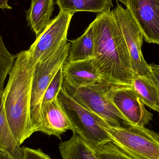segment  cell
Listing matches in <instances>:
<instances>
[{
	"instance_id": "obj_19",
	"label": "cell",
	"mask_w": 159,
	"mask_h": 159,
	"mask_svg": "<svg viewBox=\"0 0 159 159\" xmlns=\"http://www.w3.org/2000/svg\"><path fill=\"white\" fill-rule=\"evenodd\" d=\"M16 56L7 50L0 35V91L3 90L5 81L15 62Z\"/></svg>"
},
{
	"instance_id": "obj_17",
	"label": "cell",
	"mask_w": 159,
	"mask_h": 159,
	"mask_svg": "<svg viewBox=\"0 0 159 159\" xmlns=\"http://www.w3.org/2000/svg\"><path fill=\"white\" fill-rule=\"evenodd\" d=\"M3 90L0 91V148L6 149L16 159H23V148H20L12 134L5 113Z\"/></svg>"
},
{
	"instance_id": "obj_7",
	"label": "cell",
	"mask_w": 159,
	"mask_h": 159,
	"mask_svg": "<svg viewBox=\"0 0 159 159\" xmlns=\"http://www.w3.org/2000/svg\"><path fill=\"white\" fill-rule=\"evenodd\" d=\"M112 12L127 44L134 74L145 76L151 80L149 65L147 63L142 53L144 37L141 30L127 8H124L117 3Z\"/></svg>"
},
{
	"instance_id": "obj_18",
	"label": "cell",
	"mask_w": 159,
	"mask_h": 159,
	"mask_svg": "<svg viewBox=\"0 0 159 159\" xmlns=\"http://www.w3.org/2000/svg\"><path fill=\"white\" fill-rule=\"evenodd\" d=\"M132 87L144 104L159 112V92L151 80L137 74L134 75Z\"/></svg>"
},
{
	"instance_id": "obj_10",
	"label": "cell",
	"mask_w": 159,
	"mask_h": 159,
	"mask_svg": "<svg viewBox=\"0 0 159 159\" xmlns=\"http://www.w3.org/2000/svg\"><path fill=\"white\" fill-rule=\"evenodd\" d=\"M125 6L146 42L159 45V0H127Z\"/></svg>"
},
{
	"instance_id": "obj_12",
	"label": "cell",
	"mask_w": 159,
	"mask_h": 159,
	"mask_svg": "<svg viewBox=\"0 0 159 159\" xmlns=\"http://www.w3.org/2000/svg\"><path fill=\"white\" fill-rule=\"evenodd\" d=\"M62 71L64 79L75 86L83 87L103 81L94 58L78 61H66Z\"/></svg>"
},
{
	"instance_id": "obj_22",
	"label": "cell",
	"mask_w": 159,
	"mask_h": 159,
	"mask_svg": "<svg viewBox=\"0 0 159 159\" xmlns=\"http://www.w3.org/2000/svg\"><path fill=\"white\" fill-rule=\"evenodd\" d=\"M23 159H52L41 149L23 147Z\"/></svg>"
},
{
	"instance_id": "obj_25",
	"label": "cell",
	"mask_w": 159,
	"mask_h": 159,
	"mask_svg": "<svg viewBox=\"0 0 159 159\" xmlns=\"http://www.w3.org/2000/svg\"><path fill=\"white\" fill-rule=\"evenodd\" d=\"M8 0H0V8L1 9H11L12 7L8 5Z\"/></svg>"
},
{
	"instance_id": "obj_2",
	"label": "cell",
	"mask_w": 159,
	"mask_h": 159,
	"mask_svg": "<svg viewBox=\"0 0 159 159\" xmlns=\"http://www.w3.org/2000/svg\"><path fill=\"white\" fill-rule=\"evenodd\" d=\"M35 62L29 50L16 56L3 92L5 113L19 145L34 133L30 115L31 93Z\"/></svg>"
},
{
	"instance_id": "obj_23",
	"label": "cell",
	"mask_w": 159,
	"mask_h": 159,
	"mask_svg": "<svg viewBox=\"0 0 159 159\" xmlns=\"http://www.w3.org/2000/svg\"><path fill=\"white\" fill-rule=\"evenodd\" d=\"M151 71V79L159 92V65L151 63L149 64Z\"/></svg>"
},
{
	"instance_id": "obj_15",
	"label": "cell",
	"mask_w": 159,
	"mask_h": 159,
	"mask_svg": "<svg viewBox=\"0 0 159 159\" xmlns=\"http://www.w3.org/2000/svg\"><path fill=\"white\" fill-rule=\"evenodd\" d=\"M60 11L75 13L90 12L99 14L110 10L112 0H56Z\"/></svg>"
},
{
	"instance_id": "obj_24",
	"label": "cell",
	"mask_w": 159,
	"mask_h": 159,
	"mask_svg": "<svg viewBox=\"0 0 159 159\" xmlns=\"http://www.w3.org/2000/svg\"><path fill=\"white\" fill-rule=\"evenodd\" d=\"M0 159H16L8 151L3 148H0Z\"/></svg>"
},
{
	"instance_id": "obj_1",
	"label": "cell",
	"mask_w": 159,
	"mask_h": 159,
	"mask_svg": "<svg viewBox=\"0 0 159 159\" xmlns=\"http://www.w3.org/2000/svg\"><path fill=\"white\" fill-rule=\"evenodd\" d=\"M92 23L94 61L103 80L115 86H132L134 74L129 53L112 11L97 14Z\"/></svg>"
},
{
	"instance_id": "obj_6",
	"label": "cell",
	"mask_w": 159,
	"mask_h": 159,
	"mask_svg": "<svg viewBox=\"0 0 159 159\" xmlns=\"http://www.w3.org/2000/svg\"><path fill=\"white\" fill-rule=\"evenodd\" d=\"M70 43H66L49 58L35 64L31 93L30 115L34 133L39 123L41 105L46 90L67 60Z\"/></svg>"
},
{
	"instance_id": "obj_16",
	"label": "cell",
	"mask_w": 159,
	"mask_h": 159,
	"mask_svg": "<svg viewBox=\"0 0 159 159\" xmlns=\"http://www.w3.org/2000/svg\"><path fill=\"white\" fill-rule=\"evenodd\" d=\"M59 148L62 159H97L93 150L75 133L69 140L61 143Z\"/></svg>"
},
{
	"instance_id": "obj_11",
	"label": "cell",
	"mask_w": 159,
	"mask_h": 159,
	"mask_svg": "<svg viewBox=\"0 0 159 159\" xmlns=\"http://www.w3.org/2000/svg\"><path fill=\"white\" fill-rule=\"evenodd\" d=\"M68 130L72 131V125L57 97L42 103L40 120L35 132L40 131L49 136L54 135L61 140V135Z\"/></svg>"
},
{
	"instance_id": "obj_14",
	"label": "cell",
	"mask_w": 159,
	"mask_h": 159,
	"mask_svg": "<svg viewBox=\"0 0 159 159\" xmlns=\"http://www.w3.org/2000/svg\"><path fill=\"white\" fill-rule=\"evenodd\" d=\"M70 43L67 61H78L94 58V39L92 23L89 24L82 35Z\"/></svg>"
},
{
	"instance_id": "obj_21",
	"label": "cell",
	"mask_w": 159,
	"mask_h": 159,
	"mask_svg": "<svg viewBox=\"0 0 159 159\" xmlns=\"http://www.w3.org/2000/svg\"><path fill=\"white\" fill-rule=\"evenodd\" d=\"M63 79L64 77L61 68L57 73L47 89L43 98V102L51 101L57 97L58 94L62 88Z\"/></svg>"
},
{
	"instance_id": "obj_20",
	"label": "cell",
	"mask_w": 159,
	"mask_h": 159,
	"mask_svg": "<svg viewBox=\"0 0 159 159\" xmlns=\"http://www.w3.org/2000/svg\"><path fill=\"white\" fill-rule=\"evenodd\" d=\"M92 149L97 159H134L112 142Z\"/></svg>"
},
{
	"instance_id": "obj_9",
	"label": "cell",
	"mask_w": 159,
	"mask_h": 159,
	"mask_svg": "<svg viewBox=\"0 0 159 159\" xmlns=\"http://www.w3.org/2000/svg\"><path fill=\"white\" fill-rule=\"evenodd\" d=\"M107 94L116 107L132 125L145 127L153 118V114L146 109L132 86L110 84Z\"/></svg>"
},
{
	"instance_id": "obj_26",
	"label": "cell",
	"mask_w": 159,
	"mask_h": 159,
	"mask_svg": "<svg viewBox=\"0 0 159 159\" xmlns=\"http://www.w3.org/2000/svg\"><path fill=\"white\" fill-rule=\"evenodd\" d=\"M117 2H120L121 3L123 4L124 5L126 6L127 0H116Z\"/></svg>"
},
{
	"instance_id": "obj_13",
	"label": "cell",
	"mask_w": 159,
	"mask_h": 159,
	"mask_svg": "<svg viewBox=\"0 0 159 159\" xmlns=\"http://www.w3.org/2000/svg\"><path fill=\"white\" fill-rule=\"evenodd\" d=\"M31 1L30 7L26 12V20L37 38L51 21L54 0Z\"/></svg>"
},
{
	"instance_id": "obj_4",
	"label": "cell",
	"mask_w": 159,
	"mask_h": 159,
	"mask_svg": "<svg viewBox=\"0 0 159 159\" xmlns=\"http://www.w3.org/2000/svg\"><path fill=\"white\" fill-rule=\"evenodd\" d=\"M102 127L111 142L134 159H159V134L132 125L113 127L103 120Z\"/></svg>"
},
{
	"instance_id": "obj_5",
	"label": "cell",
	"mask_w": 159,
	"mask_h": 159,
	"mask_svg": "<svg viewBox=\"0 0 159 159\" xmlns=\"http://www.w3.org/2000/svg\"><path fill=\"white\" fill-rule=\"evenodd\" d=\"M57 99L73 127V133L79 135L92 149L111 142L101 125L103 119L75 101L61 88Z\"/></svg>"
},
{
	"instance_id": "obj_3",
	"label": "cell",
	"mask_w": 159,
	"mask_h": 159,
	"mask_svg": "<svg viewBox=\"0 0 159 159\" xmlns=\"http://www.w3.org/2000/svg\"><path fill=\"white\" fill-rule=\"evenodd\" d=\"M110 84L102 81L83 87L70 84L63 79L62 89L75 101L113 127L132 125L116 107L107 94Z\"/></svg>"
},
{
	"instance_id": "obj_8",
	"label": "cell",
	"mask_w": 159,
	"mask_h": 159,
	"mask_svg": "<svg viewBox=\"0 0 159 159\" xmlns=\"http://www.w3.org/2000/svg\"><path fill=\"white\" fill-rule=\"evenodd\" d=\"M74 14L60 11L51 20L49 25L36 38L29 51L35 64L46 60L67 43V34L71 20Z\"/></svg>"
}]
</instances>
